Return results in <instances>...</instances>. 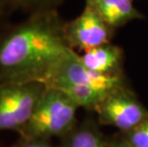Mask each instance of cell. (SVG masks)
Here are the masks:
<instances>
[{
    "label": "cell",
    "mask_w": 148,
    "mask_h": 147,
    "mask_svg": "<svg viewBox=\"0 0 148 147\" xmlns=\"http://www.w3.org/2000/svg\"><path fill=\"white\" fill-rule=\"evenodd\" d=\"M58 10L29 14L0 30V82H39L69 49Z\"/></svg>",
    "instance_id": "6da1fadb"
},
{
    "label": "cell",
    "mask_w": 148,
    "mask_h": 147,
    "mask_svg": "<svg viewBox=\"0 0 148 147\" xmlns=\"http://www.w3.org/2000/svg\"><path fill=\"white\" fill-rule=\"evenodd\" d=\"M66 94L79 108L93 110L114 91L127 86L123 76H105L84 66L79 54L69 49L40 81Z\"/></svg>",
    "instance_id": "7a4b0ae2"
},
{
    "label": "cell",
    "mask_w": 148,
    "mask_h": 147,
    "mask_svg": "<svg viewBox=\"0 0 148 147\" xmlns=\"http://www.w3.org/2000/svg\"><path fill=\"white\" fill-rule=\"evenodd\" d=\"M79 108L66 94L46 87L28 122L18 131L20 139H49L64 137L75 126Z\"/></svg>",
    "instance_id": "3957f363"
},
{
    "label": "cell",
    "mask_w": 148,
    "mask_h": 147,
    "mask_svg": "<svg viewBox=\"0 0 148 147\" xmlns=\"http://www.w3.org/2000/svg\"><path fill=\"white\" fill-rule=\"evenodd\" d=\"M46 87L39 82H0V132H18L31 116Z\"/></svg>",
    "instance_id": "277c9868"
},
{
    "label": "cell",
    "mask_w": 148,
    "mask_h": 147,
    "mask_svg": "<svg viewBox=\"0 0 148 147\" xmlns=\"http://www.w3.org/2000/svg\"><path fill=\"white\" fill-rule=\"evenodd\" d=\"M99 122L126 134L148 118V110L135 94L122 87L112 92L95 109Z\"/></svg>",
    "instance_id": "5b68a950"
},
{
    "label": "cell",
    "mask_w": 148,
    "mask_h": 147,
    "mask_svg": "<svg viewBox=\"0 0 148 147\" xmlns=\"http://www.w3.org/2000/svg\"><path fill=\"white\" fill-rule=\"evenodd\" d=\"M115 31L92 8L85 5L79 15L65 22L64 36L71 49L83 53L111 43Z\"/></svg>",
    "instance_id": "8992f818"
},
{
    "label": "cell",
    "mask_w": 148,
    "mask_h": 147,
    "mask_svg": "<svg viewBox=\"0 0 148 147\" xmlns=\"http://www.w3.org/2000/svg\"><path fill=\"white\" fill-rule=\"evenodd\" d=\"M87 69L105 76H123L124 53L121 47L112 43L96 47L79 55Z\"/></svg>",
    "instance_id": "52a82bcc"
},
{
    "label": "cell",
    "mask_w": 148,
    "mask_h": 147,
    "mask_svg": "<svg viewBox=\"0 0 148 147\" xmlns=\"http://www.w3.org/2000/svg\"><path fill=\"white\" fill-rule=\"evenodd\" d=\"M85 5L115 30L133 20L144 19L143 14L135 7L134 0H85Z\"/></svg>",
    "instance_id": "ba28073f"
},
{
    "label": "cell",
    "mask_w": 148,
    "mask_h": 147,
    "mask_svg": "<svg viewBox=\"0 0 148 147\" xmlns=\"http://www.w3.org/2000/svg\"><path fill=\"white\" fill-rule=\"evenodd\" d=\"M59 147H108L99 131L82 126L75 129L61 139Z\"/></svg>",
    "instance_id": "9c48e42d"
},
{
    "label": "cell",
    "mask_w": 148,
    "mask_h": 147,
    "mask_svg": "<svg viewBox=\"0 0 148 147\" xmlns=\"http://www.w3.org/2000/svg\"><path fill=\"white\" fill-rule=\"evenodd\" d=\"M15 1L18 10L31 14L39 12L58 10V8L65 0H15Z\"/></svg>",
    "instance_id": "30bf717a"
},
{
    "label": "cell",
    "mask_w": 148,
    "mask_h": 147,
    "mask_svg": "<svg viewBox=\"0 0 148 147\" xmlns=\"http://www.w3.org/2000/svg\"><path fill=\"white\" fill-rule=\"evenodd\" d=\"M123 139L131 147H148V118L125 134Z\"/></svg>",
    "instance_id": "8fae6325"
},
{
    "label": "cell",
    "mask_w": 148,
    "mask_h": 147,
    "mask_svg": "<svg viewBox=\"0 0 148 147\" xmlns=\"http://www.w3.org/2000/svg\"><path fill=\"white\" fill-rule=\"evenodd\" d=\"M17 10L15 0H0V30L9 23V18Z\"/></svg>",
    "instance_id": "7c38bea8"
},
{
    "label": "cell",
    "mask_w": 148,
    "mask_h": 147,
    "mask_svg": "<svg viewBox=\"0 0 148 147\" xmlns=\"http://www.w3.org/2000/svg\"><path fill=\"white\" fill-rule=\"evenodd\" d=\"M12 147H59L55 146L49 139H21Z\"/></svg>",
    "instance_id": "4fadbf2b"
},
{
    "label": "cell",
    "mask_w": 148,
    "mask_h": 147,
    "mask_svg": "<svg viewBox=\"0 0 148 147\" xmlns=\"http://www.w3.org/2000/svg\"><path fill=\"white\" fill-rule=\"evenodd\" d=\"M108 147H131V146L129 145L124 139H121V140H119V142H113L111 144H108Z\"/></svg>",
    "instance_id": "5bb4252c"
},
{
    "label": "cell",
    "mask_w": 148,
    "mask_h": 147,
    "mask_svg": "<svg viewBox=\"0 0 148 147\" xmlns=\"http://www.w3.org/2000/svg\"><path fill=\"white\" fill-rule=\"evenodd\" d=\"M146 1H148V0H146Z\"/></svg>",
    "instance_id": "9a60e30c"
}]
</instances>
